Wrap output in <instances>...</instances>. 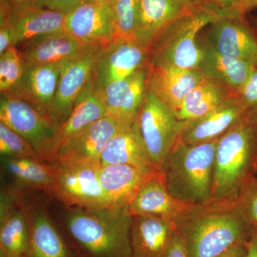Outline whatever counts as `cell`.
<instances>
[{
    "label": "cell",
    "instance_id": "28",
    "mask_svg": "<svg viewBox=\"0 0 257 257\" xmlns=\"http://www.w3.org/2000/svg\"><path fill=\"white\" fill-rule=\"evenodd\" d=\"M106 115L107 113L104 101L90 82L67 119L59 126L54 140L52 162L64 144Z\"/></svg>",
    "mask_w": 257,
    "mask_h": 257
},
{
    "label": "cell",
    "instance_id": "37",
    "mask_svg": "<svg viewBox=\"0 0 257 257\" xmlns=\"http://www.w3.org/2000/svg\"><path fill=\"white\" fill-rule=\"evenodd\" d=\"M82 3H84V0H37L34 4L47 9L67 13Z\"/></svg>",
    "mask_w": 257,
    "mask_h": 257
},
{
    "label": "cell",
    "instance_id": "23",
    "mask_svg": "<svg viewBox=\"0 0 257 257\" xmlns=\"http://www.w3.org/2000/svg\"><path fill=\"white\" fill-rule=\"evenodd\" d=\"M186 206L172 197L162 172L147 179L138 189L128 209L133 216H154L175 221Z\"/></svg>",
    "mask_w": 257,
    "mask_h": 257
},
{
    "label": "cell",
    "instance_id": "45",
    "mask_svg": "<svg viewBox=\"0 0 257 257\" xmlns=\"http://www.w3.org/2000/svg\"><path fill=\"white\" fill-rule=\"evenodd\" d=\"M255 24L257 25V19H256V20H255Z\"/></svg>",
    "mask_w": 257,
    "mask_h": 257
},
{
    "label": "cell",
    "instance_id": "26",
    "mask_svg": "<svg viewBox=\"0 0 257 257\" xmlns=\"http://www.w3.org/2000/svg\"><path fill=\"white\" fill-rule=\"evenodd\" d=\"M154 172L128 165H104L99 169L101 187L113 207H128L142 184Z\"/></svg>",
    "mask_w": 257,
    "mask_h": 257
},
{
    "label": "cell",
    "instance_id": "44",
    "mask_svg": "<svg viewBox=\"0 0 257 257\" xmlns=\"http://www.w3.org/2000/svg\"><path fill=\"white\" fill-rule=\"evenodd\" d=\"M109 0H84V2H107Z\"/></svg>",
    "mask_w": 257,
    "mask_h": 257
},
{
    "label": "cell",
    "instance_id": "30",
    "mask_svg": "<svg viewBox=\"0 0 257 257\" xmlns=\"http://www.w3.org/2000/svg\"><path fill=\"white\" fill-rule=\"evenodd\" d=\"M234 94L235 93L204 79L184 98L175 114L181 121H192L207 114Z\"/></svg>",
    "mask_w": 257,
    "mask_h": 257
},
{
    "label": "cell",
    "instance_id": "39",
    "mask_svg": "<svg viewBox=\"0 0 257 257\" xmlns=\"http://www.w3.org/2000/svg\"><path fill=\"white\" fill-rule=\"evenodd\" d=\"M245 257H257V224L253 223L251 236L246 244Z\"/></svg>",
    "mask_w": 257,
    "mask_h": 257
},
{
    "label": "cell",
    "instance_id": "42",
    "mask_svg": "<svg viewBox=\"0 0 257 257\" xmlns=\"http://www.w3.org/2000/svg\"><path fill=\"white\" fill-rule=\"evenodd\" d=\"M257 8V0H243L241 6V13L246 15L248 12Z\"/></svg>",
    "mask_w": 257,
    "mask_h": 257
},
{
    "label": "cell",
    "instance_id": "25",
    "mask_svg": "<svg viewBox=\"0 0 257 257\" xmlns=\"http://www.w3.org/2000/svg\"><path fill=\"white\" fill-rule=\"evenodd\" d=\"M176 232L174 221L154 216H133L134 257H163Z\"/></svg>",
    "mask_w": 257,
    "mask_h": 257
},
{
    "label": "cell",
    "instance_id": "20",
    "mask_svg": "<svg viewBox=\"0 0 257 257\" xmlns=\"http://www.w3.org/2000/svg\"><path fill=\"white\" fill-rule=\"evenodd\" d=\"M15 47L25 63L44 65L67 62L95 46L83 44L62 31L35 37Z\"/></svg>",
    "mask_w": 257,
    "mask_h": 257
},
{
    "label": "cell",
    "instance_id": "41",
    "mask_svg": "<svg viewBox=\"0 0 257 257\" xmlns=\"http://www.w3.org/2000/svg\"><path fill=\"white\" fill-rule=\"evenodd\" d=\"M189 9L194 10L204 8V0H179Z\"/></svg>",
    "mask_w": 257,
    "mask_h": 257
},
{
    "label": "cell",
    "instance_id": "29",
    "mask_svg": "<svg viewBox=\"0 0 257 257\" xmlns=\"http://www.w3.org/2000/svg\"><path fill=\"white\" fill-rule=\"evenodd\" d=\"M2 168L15 182L19 192L43 191L50 194L54 179L53 164L34 159L1 157Z\"/></svg>",
    "mask_w": 257,
    "mask_h": 257
},
{
    "label": "cell",
    "instance_id": "4",
    "mask_svg": "<svg viewBox=\"0 0 257 257\" xmlns=\"http://www.w3.org/2000/svg\"><path fill=\"white\" fill-rule=\"evenodd\" d=\"M219 140L199 145L179 140L176 144L162 173L169 192L178 202L199 205L212 199L214 157Z\"/></svg>",
    "mask_w": 257,
    "mask_h": 257
},
{
    "label": "cell",
    "instance_id": "9",
    "mask_svg": "<svg viewBox=\"0 0 257 257\" xmlns=\"http://www.w3.org/2000/svg\"><path fill=\"white\" fill-rule=\"evenodd\" d=\"M104 47H92L78 57L64 62L49 116L60 126L74 109L79 96L92 79L93 69Z\"/></svg>",
    "mask_w": 257,
    "mask_h": 257
},
{
    "label": "cell",
    "instance_id": "24",
    "mask_svg": "<svg viewBox=\"0 0 257 257\" xmlns=\"http://www.w3.org/2000/svg\"><path fill=\"white\" fill-rule=\"evenodd\" d=\"M190 11L179 0H140L136 40L150 50L176 20Z\"/></svg>",
    "mask_w": 257,
    "mask_h": 257
},
{
    "label": "cell",
    "instance_id": "40",
    "mask_svg": "<svg viewBox=\"0 0 257 257\" xmlns=\"http://www.w3.org/2000/svg\"><path fill=\"white\" fill-rule=\"evenodd\" d=\"M246 244L247 243L235 245L219 257H245L246 253Z\"/></svg>",
    "mask_w": 257,
    "mask_h": 257
},
{
    "label": "cell",
    "instance_id": "1",
    "mask_svg": "<svg viewBox=\"0 0 257 257\" xmlns=\"http://www.w3.org/2000/svg\"><path fill=\"white\" fill-rule=\"evenodd\" d=\"M174 222L189 257H219L235 245L247 243L253 225L233 199L186 206Z\"/></svg>",
    "mask_w": 257,
    "mask_h": 257
},
{
    "label": "cell",
    "instance_id": "14",
    "mask_svg": "<svg viewBox=\"0 0 257 257\" xmlns=\"http://www.w3.org/2000/svg\"><path fill=\"white\" fill-rule=\"evenodd\" d=\"M30 244V224L21 192L4 190L0 204V257H25Z\"/></svg>",
    "mask_w": 257,
    "mask_h": 257
},
{
    "label": "cell",
    "instance_id": "3",
    "mask_svg": "<svg viewBox=\"0 0 257 257\" xmlns=\"http://www.w3.org/2000/svg\"><path fill=\"white\" fill-rule=\"evenodd\" d=\"M257 174V118L246 114L218 140L212 199H237Z\"/></svg>",
    "mask_w": 257,
    "mask_h": 257
},
{
    "label": "cell",
    "instance_id": "8",
    "mask_svg": "<svg viewBox=\"0 0 257 257\" xmlns=\"http://www.w3.org/2000/svg\"><path fill=\"white\" fill-rule=\"evenodd\" d=\"M0 122L26 139L44 160L52 163L59 126L50 118L18 97L1 95Z\"/></svg>",
    "mask_w": 257,
    "mask_h": 257
},
{
    "label": "cell",
    "instance_id": "36",
    "mask_svg": "<svg viewBox=\"0 0 257 257\" xmlns=\"http://www.w3.org/2000/svg\"><path fill=\"white\" fill-rule=\"evenodd\" d=\"M243 0H204V8L221 16L243 15Z\"/></svg>",
    "mask_w": 257,
    "mask_h": 257
},
{
    "label": "cell",
    "instance_id": "6",
    "mask_svg": "<svg viewBox=\"0 0 257 257\" xmlns=\"http://www.w3.org/2000/svg\"><path fill=\"white\" fill-rule=\"evenodd\" d=\"M135 122L150 160L162 172L180 140L185 121L179 120L173 109L147 89Z\"/></svg>",
    "mask_w": 257,
    "mask_h": 257
},
{
    "label": "cell",
    "instance_id": "11",
    "mask_svg": "<svg viewBox=\"0 0 257 257\" xmlns=\"http://www.w3.org/2000/svg\"><path fill=\"white\" fill-rule=\"evenodd\" d=\"M64 31L77 41L105 47L116 40L109 1L84 2L66 14Z\"/></svg>",
    "mask_w": 257,
    "mask_h": 257
},
{
    "label": "cell",
    "instance_id": "18",
    "mask_svg": "<svg viewBox=\"0 0 257 257\" xmlns=\"http://www.w3.org/2000/svg\"><path fill=\"white\" fill-rule=\"evenodd\" d=\"M64 62L44 65L24 62L23 73L20 82L7 96H15L26 101L50 118L49 112L55 99Z\"/></svg>",
    "mask_w": 257,
    "mask_h": 257
},
{
    "label": "cell",
    "instance_id": "35",
    "mask_svg": "<svg viewBox=\"0 0 257 257\" xmlns=\"http://www.w3.org/2000/svg\"><path fill=\"white\" fill-rule=\"evenodd\" d=\"M236 94L246 107L247 114L257 118V67Z\"/></svg>",
    "mask_w": 257,
    "mask_h": 257
},
{
    "label": "cell",
    "instance_id": "16",
    "mask_svg": "<svg viewBox=\"0 0 257 257\" xmlns=\"http://www.w3.org/2000/svg\"><path fill=\"white\" fill-rule=\"evenodd\" d=\"M246 114V107L235 94L202 117L185 121L179 140L199 145L219 140Z\"/></svg>",
    "mask_w": 257,
    "mask_h": 257
},
{
    "label": "cell",
    "instance_id": "31",
    "mask_svg": "<svg viewBox=\"0 0 257 257\" xmlns=\"http://www.w3.org/2000/svg\"><path fill=\"white\" fill-rule=\"evenodd\" d=\"M116 38L136 40L140 0H109Z\"/></svg>",
    "mask_w": 257,
    "mask_h": 257
},
{
    "label": "cell",
    "instance_id": "19",
    "mask_svg": "<svg viewBox=\"0 0 257 257\" xmlns=\"http://www.w3.org/2000/svg\"><path fill=\"white\" fill-rule=\"evenodd\" d=\"M66 14L34 3L13 6L7 2V19L13 35V46L35 37L64 31Z\"/></svg>",
    "mask_w": 257,
    "mask_h": 257
},
{
    "label": "cell",
    "instance_id": "13",
    "mask_svg": "<svg viewBox=\"0 0 257 257\" xmlns=\"http://www.w3.org/2000/svg\"><path fill=\"white\" fill-rule=\"evenodd\" d=\"M30 228V244L25 257H77L47 208L32 202L21 192Z\"/></svg>",
    "mask_w": 257,
    "mask_h": 257
},
{
    "label": "cell",
    "instance_id": "32",
    "mask_svg": "<svg viewBox=\"0 0 257 257\" xmlns=\"http://www.w3.org/2000/svg\"><path fill=\"white\" fill-rule=\"evenodd\" d=\"M0 155L1 157L8 158L44 160L26 139L2 122H0Z\"/></svg>",
    "mask_w": 257,
    "mask_h": 257
},
{
    "label": "cell",
    "instance_id": "22",
    "mask_svg": "<svg viewBox=\"0 0 257 257\" xmlns=\"http://www.w3.org/2000/svg\"><path fill=\"white\" fill-rule=\"evenodd\" d=\"M204 79L197 70L147 63V89L175 111Z\"/></svg>",
    "mask_w": 257,
    "mask_h": 257
},
{
    "label": "cell",
    "instance_id": "15",
    "mask_svg": "<svg viewBox=\"0 0 257 257\" xmlns=\"http://www.w3.org/2000/svg\"><path fill=\"white\" fill-rule=\"evenodd\" d=\"M125 126L130 125L106 115L64 144L57 151L54 162L101 165V155L109 140Z\"/></svg>",
    "mask_w": 257,
    "mask_h": 257
},
{
    "label": "cell",
    "instance_id": "2",
    "mask_svg": "<svg viewBox=\"0 0 257 257\" xmlns=\"http://www.w3.org/2000/svg\"><path fill=\"white\" fill-rule=\"evenodd\" d=\"M62 233L77 257H134L128 207L66 208Z\"/></svg>",
    "mask_w": 257,
    "mask_h": 257
},
{
    "label": "cell",
    "instance_id": "34",
    "mask_svg": "<svg viewBox=\"0 0 257 257\" xmlns=\"http://www.w3.org/2000/svg\"><path fill=\"white\" fill-rule=\"evenodd\" d=\"M245 214L257 224V177L250 179L240 192L237 199Z\"/></svg>",
    "mask_w": 257,
    "mask_h": 257
},
{
    "label": "cell",
    "instance_id": "33",
    "mask_svg": "<svg viewBox=\"0 0 257 257\" xmlns=\"http://www.w3.org/2000/svg\"><path fill=\"white\" fill-rule=\"evenodd\" d=\"M24 62L16 47L0 55V92L8 95L18 85L23 73Z\"/></svg>",
    "mask_w": 257,
    "mask_h": 257
},
{
    "label": "cell",
    "instance_id": "43",
    "mask_svg": "<svg viewBox=\"0 0 257 257\" xmlns=\"http://www.w3.org/2000/svg\"><path fill=\"white\" fill-rule=\"evenodd\" d=\"M10 5H20L26 4H33L37 0H6Z\"/></svg>",
    "mask_w": 257,
    "mask_h": 257
},
{
    "label": "cell",
    "instance_id": "27",
    "mask_svg": "<svg viewBox=\"0 0 257 257\" xmlns=\"http://www.w3.org/2000/svg\"><path fill=\"white\" fill-rule=\"evenodd\" d=\"M100 162L101 165H128L150 172H160L150 160L135 122L115 134L104 149Z\"/></svg>",
    "mask_w": 257,
    "mask_h": 257
},
{
    "label": "cell",
    "instance_id": "12",
    "mask_svg": "<svg viewBox=\"0 0 257 257\" xmlns=\"http://www.w3.org/2000/svg\"><path fill=\"white\" fill-rule=\"evenodd\" d=\"M209 26L207 38L219 53L257 67V29L244 15L221 17Z\"/></svg>",
    "mask_w": 257,
    "mask_h": 257
},
{
    "label": "cell",
    "instance_id": "7",
    "mask_svg": "<svg viewBox=\"0 0 257 257\" xmlns=\"http://www.w3.org/2000/svg\"><path fill=\"white\" fill-rule=\"evenodd\" d=\"M54 179L50 195L65 208L111 207L99 178L101 165L79 162H52Z\"/></svg>",
    "mask_w": 257,
    "mask_h": 257
},
{
    "label": "cell",
    "instance_id": "38",
    "mask_svg": "<svg viewBox=\"0 0 257 257\" xmlns=\"http://www.w3.org/2000/svg\"><path fill=\"white\" fill-rule=\"evenodd\" d=\"M163 257H189L184 240L177 230Z\"/></svg>",
    "mask_w": 257,
    "mask_h": 257
},
{
    "label": "cell",
    "instance_id": "21",
    "mask_svg": "<svg viewBox=\"0 0 257 257\" xmlns=\"http://www.w3.org/2000/svg\"><path fill=\"white\" fill-rule=\"evenodd\" d=\"M199 43L202 56L197 72L206 80L236 94L256 66L221 55L213 47L207 37L199 38Z\"/></svg>",
    "mask_w": 257,
    "mask_h": 257
},
{
    "label": "cell",
    "instance_id": "17",
    "mask_svg": "<svg viewBox=\"0 0 257 257\" xmlns=\"http://www.w3.org/2000/svg\"><path fill=\"white\" fill-rule=\"evenodd\" d=\"M147 91V64L126 78L111 83L97 91L109 116L123 124L136 119Z\"/></svg>",
    "mask_w": 257,
    "mask_h": 257
},
{
    "label": "cell",
    "instance_id": "10",
    "mask_svg": "<svg viewBox=\"0 0 257 257\" xmlns=\"http://www.w3.org/2000/svg\"><path fill=\"white\" fill-rule=\"evenodd\" d=\"M150 49L137 40L116 39L101 50L93 69L91 83L96 91L126 78L148 62Z\"/></svg>",
    "mask_w": 257,
    "mask_h": 257
},
{
    "label": "cell",
    "instance_id": "5",
    "mask_svg": "<svg viewBox=\"0 0 257 257\" xmlns=\"http://www.w3.org/2000/svg\"><path fill=\"white\" fill-rule=\"evenodd\" d=\"M221 17L205 8L181 17L152 45L147 63L197 70L202 56L199 34Z\"/></svg>",
    "mask_w": 257,
    "mask_h": 257
}]
</instances>
